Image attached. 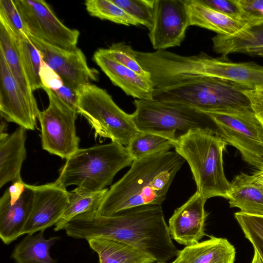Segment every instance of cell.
<instances>
[{
    "mask_svg": "<svg viewBox=\"0 0 263 263\" xmlns=\"http://www.w3.org/2000/svg\"><path fill=\"white\" fill-rule=\"evenodd\" d=\"M28 34L51 45L72 50L76 49L79 30L65 25L43 0H15Z\"/></svg>",
    "mask_w": 263,
    "mask_h": 263,
    "instance_id": "10",
    "label": "cell"
},
{
    "mask_svg": "<svg viewBox=\"0 0 263 263\" xmlns=\"http://www.w3.org/2000/svg\"><path fill=\"white\" fill-rule=\"evenodd\" d=\"M102 50L120 64L143 77L151 78L149 73L145 70L138 63L136 50L124 42L113 43L108 48H102Z\"/></svg>",
    "mask_w": 263,
    "mask_h": 263,
    "instance_id": "32",
    "label": "cell"
},
{
    "mask_svg": "<svg viewBox=\"0 0 263 263\" xmlns=\"http://www.w3.org/2000/svg\"><path fill=\"white\" fill-rule=\"evenodd\" d=\"M185 161L170 151L134 160L128 171L108 190L97 211L111 216L136 207L161 205Z\"/></svg>",
    "mask_w": 263,
    "mask_h": 263,
    "instance_id": "2",
    "label": "cell"
},
{
    "mask_svg": "<svg viewBox=\"0 0 263 263\" xmlns=\"http://www.w3.org/2000/svg\"><path fill=\"white\" fill-rule=\"evenodd\" d=\"M251 263H263L262 259L256 250L254 251V255Z\"/></svg>",
    "mask_w": 263,
    "mask_h": 263,
    "instance_id": "43",
    "label": "cell"
},
{
    "mask_svg": "<svg viewBox=\"0 0 263 263\" xmlns=\"http://www.w3.org/2000/svg\"><path fill=\"white\" fill-rule=\"evenodd\" d=\"M189 26L186 0H154L153 24L148 36L156 51L179 46Z\"/></svg>",
    "mask_w": 263,
    "mask_h": 263,
    "instance_id": "12",
    "label": "cell"
},
{
    "mask_svg": "<svg viewBox=\"0 0 263 263\" xmlns=\"http://www.w3.org/2000/svg\"><path fill=\"white\" fill-rule=\"evenodd\" d=\"M134 104L135 111L132 116L140 132L160 134L174 141L177 139V131L183 134L191 130L210 129L218 133L211 118L197 109L153 99H136Z\"/></svg>",
    "mask_w": 263,
    "mask_h": 263,
    "instance_id": "6",
    "label": "cell"
},
{
    "mask_svg": "<svg viewBox=\"0 0 263 263\" xmlns=\"http://www.w3.org/2000/svg\"><path fill=\"white\" fill-rule=\"evenodd\" d=\"M230 208H238L248 214L263 216V192L252 175L241 172L230 182L228 199Z\"/></svg>",
    "mask_w": 263,
    "mask_h": 263,
    "instance_id": "23",
    "label": "cell"
},
{
    "mask_svg": "<svg viewBox=\"0 0 263 263\" xmlns=\"http://www.w3.org/2000/svg\"><path fill=\"white\" fill-rule=\"evenodd\" d=\"M209 237L179 251L171 263H234V246L226 238L212 235Z\"/></svg>",
    "mask_w": 263,
    "mask_h": 263,
    "instance_id": "20",
    "label": "cell"
},
{
    "mask_svg": "<svg viewBox=\"0 0 263 263\" xmlns=\"http://www.w3.org/2000/svg\"><path fill=\"white\" fill-rule=\"evenodd\" d=\"M99 256V263H154L156 261L137 249L121 241L95 237L87 240Z\"/></svg>",
    "mask_w": 263,
    "mask_h": 263,
    "instance_id": "24",
    "label": "cell"
},
{
    "mask_svg": "<svg viewBox=\"0 0 263 263\" xmlns=\"http://www.w3.org/2000/svg\"><path fill=\"white\" fill-rule=\"evenodd\" d=\"M240 11V20L252 26L263 22V0H234Z\"/></svg>",
    "mask_w": 263,
    "mask_h": 263,
    "instance_id": "35",
    "label": "cell"
},
{
    "mask_svg": "<svg viewBox=\"0 0 263 263\" xmlns=\"http://www.w3.org/2000/svg\"><path fill=\"white\" fill-rule=\"evenodd\" d=\"M108 190L105 188L93 192L77 187L69 192L68 204L61 218L54 225V231L64 230L68 222L79 214L97 211Z\"/></svg>",
    "mask_w": 263,
    "mask_h": 263,
    "instance_id": "27",
    "label": "cell"
},
{
    "mask_svg": "<svg viewBox=\"0 0 263 263\" xmlns=\"http://www.w3.org/2000/svg\"><path fill=\"white\" fill-rule=\"evenodd\" d=\"M154 263H167L164 262H155Z\"/></svg>",
    "mask_w": 263,
    "mask_h": 263,
    "instance_id": "44",
    "label": "cell"
},
{
    "mask_svg": "<svg viewBox=\"0 0 263 263\" xmlns=\"http://www.w3.org/2000/svg\"><path fill=\"white\" fill-rule=\"evenodd\" d=\"M226 80L202 77L155 89L152 99L184 105L201 111L252 110L247 89Z\"/></svg>",
    "mask_w": 263,
    "mask_h": 263,
    "instance_id": "5",
    "label": "cell"
},
{
    "mask_svg": "<svg viewBox=\"0 0 263 263\" xmlns=\"http://www.w3.org/2000/svg\"><path fill=\"white\" fill-rule=\"evenodd\" d=\"M175 141L163 135L140 132L126 146L133 160L156 153L168 151L174 147Z\"/></svg>",
    "mask_w": 263,
    "mask_h": 263,
    "instance_id": "28",
    "label": "cell"
},
{
    "mask_svg": "<svg viewBox=\"0 0 263 263\" xmlns=\"http://www.w3.org/2000/svg\"><path fill=\"white\" fill-rule=\"evenodd\" d=\"M26 130L19 126L11 134L0 133V187L22 181L21 171L26 157Z\"/></svg>",
    "mask_w": 263,
    "mask_h": 263,
    "instance_id": "19",
    "label": "cell"
},
{
    "mask_svg": "<svg viewBox=\"0 0 263 263\" xmlns=\"http://www.w3.org/2000/svg\"><path fill=\"white\" fill-rule=\"evenodd\" d=\"M241 53L263 57V46L248 48L243 50Z\"/></svg>",
    "mask_w": 263,
    "mask_h": 263,
    "instance_id": "42",
    "label": "cell"
},
{
    "mask_svg": "<svg viewBox=\"0 0 263 263\" xmlns=\"http://www.w3.org/2000/svg\"><path fill=\"white\" fill-rule=\"evenodd\" d=\"M40 75L43 85V88L54 90L60 88L64 84L61 77L43 60Z\"/></svg>",
    "mask_w": 263,
    "mask_h": 263,
    "instance_id": "37",
    "label": "cell"
},
{
    "mask_svg": "<svg viewBox=\"0 0 263 263\" xmlns=\"http://www.w3.org/2000/svg\"><path fill=\"white\" fill-rule=\"evenodd\" d=\"M205 113L220 136L238 150L245 162L258 170L263 167V126L252 110Z\"/></svg>",
    "mask_w": 263,
    "mask_h": 263,
    "instance_id": "8",
    "label": "cell"
},
{
    "mask_svg": "<svg viewBox=\"0 0 263 263\" xmlns=\"http://www.w3.org/2000/svg\"><path fill=\"white\" fill-rule=\"evenodd\" d=\"M0 51L3 53L10 71L22 92L32 107L40 111L31 89L19 52L16 37L0 17Z\"/></svg>",
    "mask_w": 263,
    "mask_h": 263,
    "instance_id": "22",
    "label": "cell"
},
{
    "mask_svg": "<svg viewBox=\"0 0 263 263\" xmlns=\"http://www.w3.org/2000/svg\"><path fill=\"white\" fill-rule=\"evenodd\" d=\"M64 230L68 236L76 239L104 237L123 242L156 262H166L179 252L161 205L136 207L111 216L102 215L97 211L84 213L71 219Z\"/></svg>",
    "mask_w": 263,
    "mask_h": 263,
    "instance_id": "1",
    "label": "cell"
},
{
    "mask_svg": "<svg viewBox=\"0 0 263 263\" xmlns=\"http://www.w3.org/2000/svg\"><path fill=\"white\" fill-rule=\"evenodd\" d=\"M78 95V113L86 119L96 137L127 146L140 132L132 114L122 110L105 89L89 83L81 87Z\"/></svg>",
    "mask_w": 263,
    "mask_h": 263,
    "instance_id": "7",
    "label": "cell"
},
{
    "mask_svg": "<svg viewBox=\"0 0 263 263\" xmlns=\"http://www.w3.org/2000/svg\"><path fill=\"white\" fill-rule=\"evenodd\" d=\"M186 3L190 26H198L223 35H234L247 26L244 22L213 9L201 0H186Z\"/></svg>",
    "mask_w": 263,
    "mask_h": 263,
    "instance_id": "21",
    "label": "cell"
},
{
    "mask_svg": "<svg viewBox=\"0 0 263 263\" xmlns=\"http://www.w3.org/2000/svg\"><path fill=\"white\" fill-rule=\"evenodd\" d=\"M252 176L255 183L263 192V167L254 172Z\"/></svg>",
    "mask_w": 263,
    "mask_h": 263,
    "instance_id": "41",
    "label": "cell"
},
{
    "mask_svg": "<svg viewBox=\"0 0 263 263\" xmlns=\"http://www.w3.org/2000/svg\"><path fill=\"white\" fill-rule=\"evenodd\" d=\"M25 187L23 193L14 202H11L8 189L0 198V238L5 245L23 235L33 198L31 185L25 183Z\"/></svg>",
    "mask_w": 263,
    "mask_h": 263,
    "instance_id": "18",
    "label": "cell"
},
{
    "mask_svg": "<svg viewBox=\"0 0 263 263\" xmlns=\"http://www.w3.org/2000/svg\"><path fill=\"white\" fill-rule=\"evenodd\" d=\"M0 112L7 121L33 130L40 111H36L22 92L0 51Z\"/></svg>",
    "mask_w": 263,
    "mask_h": 263,
    "instance_id": "15",
    "label": "cell"
},
{
    "mask_svg": "<svg viewBox=\"0 0 263 263\" xmlns=\"http://www.w3.org/2000/svg\"><path fill=\"white\" fill-rule=\"evenodd\" d=\"M44 232L41 231L26 234L15 245L11 258L16 263H57V260L51 256L50 250L61 237L55 236L46 239Z\"/></svg>",
    "mask_w": 263,
    "mask_h": 263,
    "instance_id": "25",
    "label": "cell"
},
{
    "mask_svg": "<svg viewBox=\"0 0 263 263\" xmlns=\"http://www.w3.org/2000/svg\"><path fill=\"white\" fill-rule=\"evenodd\" d=\"M140 25L150 30L153 24V4L154 0H111Z\"/></svg>",
    "mask_w": 263,
    "mask_h": 263,
    "instance_id": "33",
    "label": "cell"
},
{
    "mask_svg": "<svg viewBox=\"0 0 263 263\" xmlns=\"http://www.w3.org/2000/svg\"><path fill=\"white\" fill-rule=\"evenodd\" d=\"M21 58L32 90L43 88L40 75L42 58L28 35L16 36Z\"/></svg>",
    "mask_w": 263,
    "mask_h": 263,
    "instance_id": "29",
    "label": "cell"
},
{
    "mask_svg": "<svg viewBox=\"0 0 263 263\" xmlns=\"http://www.w3.org/2000/svg\"><path fill=\"white\" fill-rule=\"evenodd\" d=\"M25 183L23 181L13 182L8 188L11 202L17 201L21 196L25 190Z\"/></svg>",
    "mask_w": 263,
    "mask_h": 263,
    "instance_id": "40",
    "label": "cell"
},
{
    "mask_svg": "<svg viewBox=\"0 0 263 263\" xmlns=\"http://www.w3.org/2000/svg\"><path fill=\"white\" fill-rule=\"evenodd\" d=\"M28 36L42 60L61 77L64 84L78 91L90 81L98 79L99 72L88 66L86 57L80 48L65 50L30 34Z\"/></svg>",
    "mask_w": 263,
    "mask_h": 263,
    "instance_id": "13",
    "label": "cell"
},
{
    "mask_svg": "<svg viewBox=\"0 0 263 263\" xmlns=\"http://www.w3.org/2000/svg\"><path fill=\"white\" fill-rule=\"evenodd\" d=\"M133 161L127 147L115 142L79 148L66 159L55 181L65 188L75 185L90 191H100Z\"/></svg>",
    "mask_w": 263,
    "mask_h": 263,
    "instance_id": "4",
    "label": "cell"
},
{
    "mask_svg": "<svg viewBox=\"0 0 263 263\" xmlns=\"http://www.w3.org/2000/svg\"><path fill=\"white\" fill-rule=\"evenodd\" d=\"M244 93L249 100L251 109L263 126V89H245Z\"/></svg>",
    "mask_w": 263,
    "mask_h": 263,
    "instance_id": "38",
    "label": "cell"
},
{
    "mask_svg": "<svg viewBox=\"0 0 263 263\" xmlns=\"http://www.w3.org/2000/svg\"><path fill=\"white\" fill-rule=\"evenodd\" d=\"M0 17L5 21L16 36L28 35L14 1H0Z\"/></svg>",
    "mask_w": 263,
    "mask_h": 263,
    "instance_id": "34",
    "label": "cell"
},
{
    "mask_svg": "<svg viewBox=\"0 0 263 263\" xmlns=\"http://www.w3.org/2000/svg\"><path fill=\"white\" fill-rule=\"evenodd\" d=\"M201 1L219 12L241 21L240 20V11L234 0H201Z\"/></svg>",
    "mask_w": 263,
    "mask_h": 263,
    "instance_id": "36",
    "label": "cell"
},
{
    "mask_svg": "<svg viewBox=\"0 0 263 263\" xmlns=\"http://www.w3.org/2000/svg\"><path fill=\"white\" fill-rule=\"evenodd\" d=\"M234 217L245 237L252 243L263 261V216L253 215L238 212Z\"/></svg>",
    "mask_w": 263,
    "mask_h": 263,
    "instance_id": "31",
    "label": "cell"
},
{
    "mask_svg": "<svg viewBox=\"0 0 263 263\" xmlns=\"http://www.w3.org/2000/svg\"><path fill=\"white\" fill-rule=\"evenodd\" d=\"M213 50L227 56L233 53H241L252 47L263 46V22L244 29L233 35L217 34L212 37Z\"/></svg>",
    "mask_w": 263,
    "mask_h": 263,
    "instance_id": "26",
    "label": "cell"
},
{
    "mask_svg": "<svg viewBox=\"0 0 263 263\" xmlns=\"http://www.w3.org/2000/svg\"><path fill=\"white\" fill-rule=\"evenodd\" d=\"M93 59L112 83L127 96L138 100H151L154 90L151 78L143 77L120 64L100 48Z\"/></svg>",
    "mask_w": 263,
    "mask_h": 263,
    "instance_id": "17",
    "label": "cell"
},
{
    "mask_svg": "<svg viewBox=\"0 0 263 263\" xmlns=\"http://www.w3.org/2000/svg\"><path fill=\"white\" fill-rule=\"evenodd\" d=\"M33 198L23 235L45 231L60 219L67 206L68 193L57 182L32 185Z\"/></svg>",
    "mask_w": 263,
    "mask_h": 263,
    "instance_id": "14",
    "label": "cell"
},
{
    "mask_svg": "<svg viewBox=\"0 0 263 263\" xmlns=\"http://www.w3.org/2000/svg\"><path fill=\"white\" fill-rule=\"evenodd\" d=\"M206 201L196 192L183 205L176 209L168 220L172 238L185 246L199 242L205 235V222L208 214L204 210Z\"/></svg>",
    "mask_w": 263,
    "mask_h": 263,
    "instance_id": "16",
    "label": "cell"
},
{
    "mask_svg": "<svg viewBox=\"0 0 263 263\" xmlns=\"http://www.w3.org/2000/svg\"><path fill=\"white\" fill-rule=\"evenodd\" d=\"M52 91L64 103L78 113L77 91L64 83L60 88Z\"/></svg>",
    "mask_w": 263,
    "mask_h": 263,
    "instance_id": "39",
    "label": "cell"
},
{
    "mask_svg": "<svg viewBox=\"0 0 263 263\" xmlns=\"http://www.w3.org/2000/svg\"><path fill=\"white\" fill-rule=\"evenodd\" d=\"M191 77H213L236 83L248 89H263V66L254 62L235 63L226 56L214 58L204 52L193 55L187 64Z\"/></svg>",
    "mask_w": 263,
    "mask_h": 263,
    "instance_id": "11",
    "label": "cell"
},
{
    "mask_svg": "<svg viewBox=\"0 0 263 263\" xmlns=\"http://www.w3.org/2000/svg\"><path fill=\"white\" fill-rule=\"evenodd\" d=\"M84 5L92 16L125 26H139V22L111 0H87Z\"/></svg>",
    "mask_w": 263,
    "mask_h": 263,
    "instance_id": "30",
    "label": "cell"
},
{
    "mask_svg": "<svg viewBox=\"0 0 263 263\" xmlns=\"http://www.w3.org/2000/svg\"><path fill=\"white\" fill-rule=\"evenodd\" d=\"M228 144L216 131L191 130L177 137L174 147L188 163L197 192L206 200L214 197L228 199L230 182L223 170V152Z\"/></svg>",
    "mask_w": 263,
    "mask_h": 263,
    "instance_id": "3",
    "label": "cell"
},
{
    "mask_svg": "<svg viewBox=\"0 0 263 263\" xmlns=\"http://www.w3.org/2000/svg\"><path fill=\"white\" fill-rule=\"evenodd\" d=\"M49 100L48 107L38 116L41 127L43 149L67 159L79 148L80 139L76 133L75 122L78 114L51 89L43 88Z\"/></svg>",
    "mask_w": 263,
    "mask_h": 263,
    "instance_id": "9",
    "label": "cell"
}]
</instances>
